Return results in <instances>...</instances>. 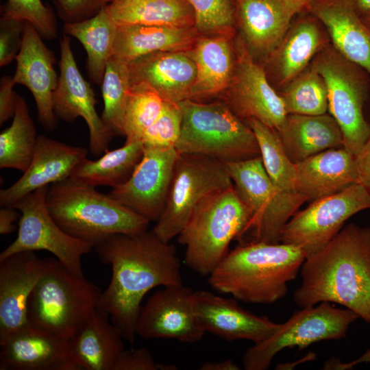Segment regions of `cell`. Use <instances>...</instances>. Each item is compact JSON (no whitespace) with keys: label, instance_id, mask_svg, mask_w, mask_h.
Listing matches in <instances>:
<instances>
[{"label":"cell","instance_id":"cell-1","mask_svg":"<svg viewBox=\"0 0 370 370\" xmlns=\"http://www.w3.org/2000/svg\"><path fill=\"white\" fill-rule=\"evenodd\" d=\"M94 249L112 269L97 309L109 315L124 340L134 343L144 296L155 287L183 284L177 250L148 230L114 235Z\"/></svg>","mask_w":370,"mask_h":370},{"label":"cell","instance_id":"cell-2","mask_svg":"<svg viewBox=\"0 0 370 370\" xmlns=\"http://www.w3.org/2000/svg\"><path fill=\"white\" fill-rule=\"evenodd\" d=\"M293 300L299 307L340 304L370 323V227L345 225L321 250L306 258Z\"/></svg>","mask_w":370,"mask_h":370},{"label":"cell","instance_id":"cell-3","mask_svg":"<svg viewBox=\"0 0 370 370\" xmlns=\"http://www.w3.org/2000/svg\"><path fill=\"white\" fill-rule=\"evenodd\" d=\"M305 259L293 245L249 241L229 251L208 282L217 292L245 303L273 304L285 297Z\"/></svg>","mask_w":370,"mask_h":370},{"label":"cell","instance_id":"cell-4","mask_svg":"<svg viewBox=\"0 0 370 370\" xmlns=\"http://www.w3.org/2000/svg\"><path fill=\"white\" fill-rule=\"evenodd\" d=\"M46 203L68 234L95 247L116 234L147 230L149 221L95 187L67 178L49 186Z\"/></svg>","mask_w":370,"mask_h":370},{"label":"cell","instance_id":"cell-5","mask_svg":"<svg viewBox=\"0 0 370 370\" xmlns=\"http://www.w3.org/2000/svg\"><path fill=\"white\" fill-rule=\"evenodd\" d=\"M45 269L27 304V323L70 341L97 309L101 292L56 258Z\"/></svg>","mask_w":370,"mask_h":370},{"label":"cell","instance_id":"cell-6","mask_svg":"<svg viewBox=\"0 0 370 370\" xmlns=\"http://www.w3.org/2000/svg\"><path fill=\"white\" fill-rule=\"evenodd\" d=\"M251 218L233 186L206 198L177 236L186 247V266L209 276L229 252L231 242L244 235Z\"/></svg>","mask_w":370,"mask_h":370},{"label":"cell","instance_id":"cell-7","mask_svg":"<svg viewBox=\"0 0 370 370\" xmlns=\"http://www.w3.org/2000/svg\"><path fill=\"white\" fill-rule=\"evenodd\" d=\"M182 114L175 149L180 154H199L223 163L260 156L256 137L243 119L223 101L178 103Z\"/></svg>","mask_w":370,"mask_h":370},{"label":"cell","instance_id":"cell-8","mask_svg":"<svg viewBox=\"0 0 370 370\" xmlns=\"http://www.w3.org/2000/svg\"><path fill=\"white\" fill-rule=\"evenodd\" d=\"M224 164L238 196L251 212L245 232L252 236L251 241L281 243L284 226L307 199L296 192L277 188L260 156Z\"/></svg>","mask_w":370,"mask_h":370},{"label":"cell","instance_id":"cell-9","mask_svg":"<svg viewBox=\"0 0 370 370\" xmlns=\"http://www.w3.org/2000/svg\"><path fill=\"white\" fill-rule=\"evenodd\" d=\"M310 66L325 82L328 112L341 130L343 147L356 156L370 136V125L364 114L367 86L362 73L365 71L343 56L331 43L319 51Z\"/></svg>","mask_w":370,"mask_h":370},{"label":"cell","instance_id":"cell-10","mask_svg":"<svg viewBox=\"0 0 370 370\" xmlns=\"http://www.w3.org/2000/svg\"><path fill=\"white\" fill-rule=\"evenodd\" d=\"M232 186L224 163L203 155L179 153L164 208L151 231L170 243L199 204Z\"/></svg>","mask_w":370,"mask_h":370},{"label":"cell","instance_id":"cell-11","mask_svg":"<svg viewBox=\"0 0 370 370\" xmlns=\"http://www.w3.org/2000/svg\"><path fill=\"white\" fill-rule=\"evenodd\" d=\"M358 319V314L351 310L336 308L329 302L301 308L281 323L275 333L245 351L242 358L243 367L266 370L275 356L285 348L302 349L321 341L345 338L350 325Z\"/></svg>","mask_w":370,"mask_h":370},{"label":"cell","instance_id":"cell-12","mask_svg":"<svg viewBox=\"0 0 370 370\" xmlns=\"http://www.w3.org/2000/svg\"><path fill=\"white\" fill-rule=\"evenodd\" d=\"M49 186L27 195L12 206L21 212L16 239L0 254V261L25 251L45 250L71 272L83 275L82 258L94 249L66 233L51 217L46 203Z\"/></svg>","mask_w":370,"mask_h":370},{"label":"cell","instance_id":"cell-13","mask_svg":"<svg viewBox=\"0 0 370 370\" xmlns=\"http://www.w3.org/2000/svg\"><path fill=\"white\" fill-rule=\"evenodd\" d=\"M370 209V195L360 184L312 202L284 226L281 243L299 247L306 258L323 248L352 216Z\"/></svg>","mask_w":370,"mask_h":370},{"label":"cell","instance_id":"cell-14","mask_svg":"<svg viewBox=\"0 0 370 370\" xmlns=\"http://www.w3.org/2000/svg\"><path fill=\"white\" fill-rule=\"evenodd\" d=\"M224 92V101L243 120L256 119L278 130L288 114L280 95L243 38L237 41L233 76Z\"/></svg>","mask_w":370,"mask_h":370},{"label":"cell","instance_id":"cell-15","mask_svg":"<svg viewBox=\"0 0 370 370\" xmlns=\"http://www.w3.org/2000/svg\"><path fill=\"white\" fill-rule=\"evenodd\" d=\"M60 45V75L53 95L54 112L58 119L66 122L83 118L89 130L90 151L94 156H101L108 150L114 135L97 114L95 92L77 66L67 34H64Z\"/></svg>","mask_w":370,"mask_h":370},{"label":"cell","instance_id":"cell-16","mask_svg":"<svg viewBox=\"0 0 370 370\" xmlns=\"http://www.w3.org/2000/svg\"><path fill=\"white\" fill-rule=\"evenodd\" d=\"M178 156L174 147H144L130 177L109 195L149 221H157L166 202Z\"/></svg>","mask_w":370,"mask_h":370},{"label":"cell","instance_id":"cell-17","mask_svg":"<svg viewBox=\"0 0 370 370\" xmlns=\"http://www.w3.org/2000/svg\"><path fill=\"white\" fill-rule=\"evenodd\" d=\"M193 292L183 284L165 286L141 307L136 335L145 339L172 338L182 343L199 341L205 331L194 308Z\"/></svg>","mask_w":370,"mask_h":370},{"label":"cell","instance_id":"cell-18","mask_svg":"<svg viewBox=\"0 0 370 370\" xmlns=\"http://www.w3.org/2000/svg\"><path fill=\"white\" fill-rule=\"evenodd\" d=\"M16 60L14 84H22L29 90L41 125L46 131H53L58 123L53 110V95L59 82L54 69L55 57L36 28L27 21L22 47Z\"/></svg>","mask_w":370,"mask_h":370},{"label":"cell","instance_id":"cell-19","mask_svg":"<svg viewBox=\"0 0 370 370\" xmlns=\"http://www.w3.org/2000/svg\"><path fill=\"white\" fill-rule=\"evenodd\" d=\"M197 320L206 332L227 341L247 340L254 344L270 337L281 326L265 316L243 308L236 301L207 291L193 292Z\"/></svg>","mask_w":370,"mask_h":370},{"label":"cell","instance_id":"cell-20","mask_svg":"<svg viewBox=\"0 0 370 370\" xmlns=\"http://www.w3.org/2000/svg\"><path fill=\"white\" fill-rule=\"evenodd\" d=\"M0 347V370H76L69 341L29 324Z\"/></svg>","mask_w":370,"mask_h":370},{"label":"cell","instance_id":"cell-21","mask_svg":"<svg viewBox=\"0 0 370 370\" xmlns=\"http://www.w3.org/2000/svg\"><path fill=\"white\" fill-rule=\"evenodd\" d=\"M88 150L68 145L45 135L38 136L34 155L22 176L0 191L1 207H11L36 190L69 178Z\"/></svg>","mask_w":370,"mask_h":370},{"label":"cell","instance_id":"cell-22","mask_svg":"<svg viewBox=\"0 0 370 370\" xmlns=\"http://www.w3.org/2000/svg\"><path fill=\"white\" fill-rule=\"evenodd\" d=\"M44 269V259L34 251L0 261V341L28 324V301Z\"/></svg>","mask_w":370,"mask_h":370},{"label":"cell","instance_id":"cell-23","mask_svg":"<svg viewBox=\"0 0 370 370\" xmlns=\"http://www.w3.org/2000/svg\"><path fill=\"white\" fill-rule=\"evenodd\" d=\"M131 83L142 82L164 101L178 103L190 99L197 75L188 51H160L128 62Z\"/></svg>","mask_w":370,"mask_h":370},{"label":"cell","instance_id":"cell-24","mask_svg":"<svg viewBox=\"0 0 370 370\" xmlns=\"http://www.w3.org/2000/svg\"><path fill=\"white\" fill-rule=\"evenodd\" d=\"M307 10L324 26L334 48L370 75V29L347 0H314Z\"/></svg>","mask_w":370,"mask_h":370},{"label":"cell","instance_id":"cell-25","mask_svg":"<svg viewBox=\"0 0 370 370\" xmlns=\"http://www.w3.org/2000/svg\"><path fill=\"white\" fill-rule=\"evenodd\" d=\"M236 23L250 53L267 58L291 25L295 10L280 0H234Z\"/></svg>","mask_w":370,"mask_h":370},{"label":"cell","instance_id":"cell-26","mask_svg":"<svg viewBox=\"0 0 370 370\" xmlns=\"http://www.w3.org/2000/svg\"><path fill=\"white\" fill-rule=\"evenodd\" d=\"M294 189L308 201L358 183L355 156L344 147L325 150L295 164Z\"/></svg>","mask_w":370,"mask_h":370},{"label":"cell","instance_id":"cell-27","mask_svg":"<svg viewBox=\"0 0 370 370\" xmlns=\"http://www.w3.org/2000/svg\"><path fill=\"white\" fill-rule=\"evenodd\" d=\"M317 19L304 18L291 24L281 41L266 58L276 84L282 88L306 70L329 43Z\"/></svg>","mask_w":370,"mask_h":370},{"label":"cell","instance_id":"cell-28","mask_svg":"<svg viewBox=\"0 0 370 370\" xmlns=\"http://www.w3.org/2000/svg\"><path fill=\"white\" fill-rule=\"evenodd\" d=\"M230 34L199 36L188 51L197 75L190 99L206 98L225 92L231 82L236 63Z\"/></svg>","mask_w":370,"mask_h":370},{"label":"cell","instance_id":"cell-29","mask_svg":"<svg viewBox=\"0 0 370 370\" xmlns=\"http://www.w3.org/2000/svg\"><path fill=\"white\" fill-rule=\"evenodd\" d=\"M276 131L286 154L294 164L343 144L341 130L329 113L288 114Z\"/></svg>","mask_w":370,"mask_h":370},{"label":"cell","instance_id":"cell-30","mask_svg":"<svg viewBox=\"0 0 370 370\" xmlns=\"http://www.w3.org/2000/svg\"><path fill=\"white\" fill-rule=\"evenodd\" d=\"M109 318L97 309L69 341L76 370H114L125 349L121 332Z\"/></svg>","mask_w":370,"mask_h":370},{"label":"cell","instance_id":"cell-31","mask_svg":"<svg viewBox=\"0 0 370 370\" xmlns=\"http://www.w3.org/2000/svg\"><path fill=\"white\" fill-rule=\"evenodd\" d=\"M199 36L195 27L119 25L112 56L128 63L156 52L188 51Z\"/></svg>","mask_w":370,"mask_h":370},{"label":"cell","instance_id":"cell-32","mask_svg":"<svg viewBox=\"0 0 370 370\" xmlns=\"http://www.w3.org/2000/svg\"><path fill=\"white\" fill-rule=\"evenodd\" d=\"M106 9L117 26L195 25V13L188 0H114Z\"/></svg>","mask_w":370,"mask_h":370},{"label":"cell","instance_id":"cell-33","mask_svg":"<svg viewBox=\"0 0 370 370\" xmlns=\"http://www.w3.org/2000/svg\"><path fill=\"white\" fill-rule=\"evenodd\" d=\"M143 152L144 145L141 140H125L121 147L107 150L96 160L85 158L73 169L70 178L92 187L115 188L130 177Z\"/></svg>","mask_w":370,"mask_h":370},{"label":"cell","instance_id":"cell-34","mask_svg":"<svg viewBox=\"0 0 370 370\" xmlns=\"http://www.w3.org/2000/svg\"><path fill=\"white\" fill-rule=\"evenodd\" d=\"M117 27L106 7L90 18L64 25V34L77 38L85 49L89 77L98 85H101L106 65L113 56Z\"/></svg>","mask_w":370,"mask_h":370},{"label":"cell","instance_id":"cell-35","mask_svg":"<svg viewBox=\"0 0 370 370\" xmlns=\"http://www.w3.org/2000/svg\"><path fill=\"white\" fill-rule=\"evenodd\" d=\"M38 136L27 104L18 95L12 123L0 134V167L24 172L32 159Z\"/></svg>","mask_w":370,"mask_h":370},{"label":"cell","instance_id":"cell-36","mask_svg":"<svg viewBox=\"0 0 370 370\" xmlns=\"http://www.w3.org/2000/svg\"><path fill=\"white\" fill-rule=\"evenodd\" d=\"M278 92L288 114L320 115L328 112L325 82L310 65Z\"/></svg>","mask_w":370,"mask_h":370},{"label":"cell","instance_id":"cell-37","mask_svg":"<svg viewBox=\"0 0 370 370\" xmlns=\"http://www.w3.org/2000/svg\"><path fill=\"white\" fill-rule=\"evenodd\" d=\"M131 82L128 63L112 56L101 83L104 108L101 119L114 135L123 136L125 106Z\"/></svg>","mask_w":370,"mask_h":370},{"label":"cell","instance_id":"cell-38","mask_svg":"<svg viewBox=\"0 0 370 370\" xmlns=\"http://www.w3.org/2000/svg\"><path fill=\"white\" fill-rule=\"evenodd\" d=\"M247 123L256 137L263 165L272 182L282 190L295 192V164L286 154L277 131L256 119Z\"/></svg>","mask_w":370,"mask_h":370},{"label":"cell","instance_id":"cell-39","mask_svg":"<svg viewBox=\"0 0 370 370\" xmlns=\"http://www.w3.org/2000/svg\"><path fill=\"white\" fill-rule=\"evenodd\" d=\"M165 101L142 82L131 83L123 124L126 140H141L145 132L161 114Z\"/></svg>","mask_w":370,"mask_h":370},{"label":"cell","instance_id":"cell-40","mask_svg":"<svg viewBox=\"0 0 370 370\" xmlns=\"http://www.w3.org/2000/svg\"><path fill=\"white\" fill-rule=\"evenodd\" d=\"M199 35L234 34L236 25L234 0H188Z\"/></svg>","mask_w":370,"mask_h":370},{"label":"cell","instance_id":"cell-41","mask_svg":"<svg viewBox=\"0 0 370 370\" xmlns=\"http://www.w3.org/2000/svg\"><path fill=\"white\" fill-rule=\"evenodd\" d=\"M2 10L3 16L29 22L42 38L51 40L56 37V17L41 0H7Z\"/></svg>","mask_w":370,"mask_h":370},{"label":"cell","instance_id":"cell-42","mask_svg":"<svg viewBox=\"0 0 370 370\" xmlns=\"http://www.w3.org/2000/svg\"><path fill=\"white\" fill-rule=\"evenodd\" d=\"M182 121V114L178 103L165 101L161 114L142 136L144 147L175 148Z\"/></svg>","mask_w":370,"mask_h":370},{"label":"cell","instance_id":"cell-43","mask_svg":"<svg viewBox=\"0 0 370 370\" xmlns=\"http://www.w3.org/2000/svg\"><path fill=\"white\" fill-rule=\"evenodd\" d=\"M25 21L1 16L0 20V66L16 60L23 44Z\"/></svg>","mask_w":370,"mask_h":370},{"label":"cell","instance_id":"cell-44","mask_svg":"<svg viewBox=\"0 0 370 370\" xmlns=\"http://www.w3.org/2000/svg\"><path fill=\"white\" fill-rule=\"evenodd\" d=\"M108 3V0H55L58 14L65 23L90 18Z\"/></svg>","mask_w":370,"mask_h":370},{"label":"cell","instance_id":"cell-45","mask_svg":"<svg viewBox=\"0 0 370 370\" xmlns=\"http://www.w3.org/2000/svg\"><path fill=\"white\" fill-rule=\"evenodd\" d=\"M173 365H164L155 361L145 347L124 350L119 358L114 370H175Z\"/></svg>","mask_w":370,"mask_h":370},{"label":"cell","instance_id":"cell-46","mask_svg":"<svg viewBox=\"0 0 370 370\" xmlns=\"http://www.w3.org/2000/svg\"><path fill=\"white\" fill-rule=\"evenodd\" d=\"M12 77L4 75L0 83V125L14 116L18 95L13 88Z\"/></svg>","mask_w":370,"mask_h":370},{"label":"cell","instance_id":"cell-47","mask_svg":"<svg viewBox=\"0 0 370 370\" xmlns=\"http://www.w3.org/2000/svg\"><path fill=\"white\" fill-rule=\"evenodd\" d=\"M358 183L370 195V136L359 153L355 156Z\"/></svg>","mask_w":370,"mask_h":370},{"label":"cell","instance_id":"cell-48","mask_svg":"<svg viewBox=\"0 0 370 370\" xmlns=\"http://www.w3.org/2000/svg\"><path fill=\"white\" fill-rule=\"evenodd\" d=\"M16 209L12 207H1L0 209V234H9L15 230L14 223L18 217Z\"/></svg>","mask_w":370,"mask_h":370},{"label":"cell","instance_id":"cell-49","mask_svg":"<svg viewBox=\"0 0 370 370\" xmlns=\"http://www.w3.org/2000/svg\"><path fill=\"white\" fill-rule=\"evenodd\" d=\"M363 362H370V349H367L360 358L350 362H342L338 358H331L323 364V369H350L352 367Z\"/></svg>","mask_w":370,"mask_h":370},{"label":"cell","instance_id":"cell-50","mask_svg":"<svg viewBox=\"0 0 370 370\" xmlns=\"http://www.w3.org/2000/svg\"><path fill=\"white\" fill-rule=\"evenodd\" d=\"M201 370H239L241 368L232 360L206 362L199 367Z\"/></svg>","mask_w":370,"mask_h":370},{"label":"cell","instance_id":"cell-51","mask_svg":"<svg viewBox=\"0 0 370 370\" xmlns=\"http://www.w3.org/2000/svg\"><path fill=\"white\" fill-rule=\"evenodd\" d=\"M347 1L362 18L370 14V0H347Z\"/></svg>","mask_w":370,"mask_h":370},{"label":"cell","instance_id":"cell-52","mask_svg":"<svg viewBox=\"0 0 370 370\" xmlns=\"http://www.w3.org/2000/svg\"><path fill=\"white\" fill-rule=\"evenodd\" d=\"M284 2L294 10L297 13H299L304 10H307L309 5L314 0H280Z\"/></svg>","mask_w":370,"mask_h":370},{"label":"cell","instance_id":"cell-53","mask_svg":"<svg viewBox=\"0 0 370 370\" xmlns=\"http://www.w3.org/2000/svg\"><path fill=\"white\" fill-rule=\"evenodd\" d=\"M362 19L367 27L370 29V14Z\"/></svg>","mask_w":370,"mask_h":370},{"label":"cell","instance_id":"cell-54","mask_svg":"<svg viewBox=\"0 0 370 370\" xmlns=\"http://www.w3.org/2000/svg\"><path fill=\"white\" fill-rule=\"evenodd\" d=\"M114 1V0H108L109 3L111 2V1Z\"/></svg>","mask_w":370,"mask_h":370}]
</instances>
